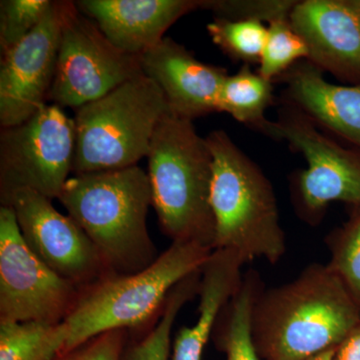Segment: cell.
<instances>
[{"mask_svg": "<svg viewBox=\"0 0 360 360\" xmlns=\"http://www.w3.org/2000/svg\"><path fill=\"white\" fill-rule=\"evenodd\" d=\"M360 322V307L328 265L260 291L251 336L260 360H305L335 349Z\"/></svg>", "mask_w": 360, "mask_h": 360, "instance_id": "6da1fadb", "label": "cell"}, {"mask_svg": "<svg viewBox=\"0 0 360 360\" xmlns=\"http://www.w3.org/2000/svg\"><path fill=\"white\" fill-rule=\"evenodd\" d=\"M58 200L96 245L110 274L141 271L158 257L148 229L150 182L139 165L75 174Z\"/></svg>", "mask_w": 360, "mask_h": 360, "instance_id": "7a4b0ae2", "label": "cell"}, {"mask_svg": "<svg viewBox=\"0 0 360 360\" xmlns=\"http://www.w3.org/2000/svg\"><path fill=\"white\" fill-rule=\"evenodd\" d=\"M212 251L198 243H172L146 269L111 274L82 288L63 321L66 333L63 354L108 331L125 329L139 335L148 330V326L160 319L175 286L200 272Z\"/></svg>", "mask_w": 360, "mask_h": 360, "instance_id": "3957f363", "label": "cell"}, {"mask_svg": "<svg viewBox=\"0 0 360 360\" xmlns=\"http://www.w3.org/2000/svg\"><path fill=\"white\" fill-rule=\"evenodd\" d=\"M206 141L212 155L214 250L233 251L245 264L259 258L277 264L288 245L269 179L224 130L210 132Z\"/></svg>", "mask_w": 360, "mask_h": 360, "instance_id": "277c9868", "label": "cell"}, {"mask_svg": "<svg viewBox=\"0 0 360 360\" xmlns=\"http://www.w3.org/2000/svg\"><path fill=\"white\" fill-rule=\"evenodd\" d=\"M146 158L153 207L161 231L172 243L214 250L212 155L206 139L191 120L170 112L155 129Z\"/></svg>", "mask_w": 360, "mask_h": 360, "instance_id": "5b68a950", "label": "cell"}, {"mask_svg": "<svg viewBox=\"0 0 360 360\" xmlns=\"http://www.w3.org/2000/svg\"><path fill=\"white\" fill-rule=\"evenodd\" d=\"M172 112L158 84L142 75L75 110V174L139 165Z\"/></svg>", "mask_w": 360, "mask_h": 360, "instance_id": "8992f818", "label": "cell"}, {"mask_svg": "<svg viewBox=\"0 0 360 360\" xmlns=\"http://www.w3.org/2000/svg\"><path fill=\"white\" fill-rule=\"evenodd\" d=\"M264 134L285 141L302 153L307 168L293 179L292 198L300 219L319 224L331 202L360 206V151L342 148L317 130L302 111L288 106Z\"/></svg>", "mask_w": 360, "mask_h": 360, "instance_id": "52a82bcc", "label": "cell"}, {"mask_svg": "<svg viewBox=\"0 0 360 360\" xmlns=\"http://www.w3.org/2000/svg\"><path fill=\"white\" fill-rule=\"evenodd\" d=\"M61 32L49 101L73 110L143 75L141 56L115 46L75 1H60Z\"/></svg>", "mask_w": 360, "mask_h": 360, "instance_id": "ba28073f", "label": "cell"}, {"mask_svg": "<svg viewBox=\"0 0 360 360\" xmlns=\"http://www.w3.org/2000/svg\"><path fill=\"white\" fill-rule=\"evenodd\" d=\"M75 124L63 108L47 103L30 120L0 132V198L30 189L58 200L73 172Z\"/></svg>", "mask_w": 360, "mask_h": 360, "instance_id": "9c48e42d", "label": "cell"}, {"mask_svg": "<svg viewBox=\"0 0 360 360\" xmlns=\"http://www.w3.org/2000/svg\"><path fill=\"white\" fill-rule=\"evenodd\" d=\"M80 288L26 245L11 206H0V321L61 323Z\"/></svg>", "mask_w": 360, "mask_h": 360, "instance_id": "30bf717a", "label": "cell"}, {"mask_svg": "<svg viewBox=\"0 0 360 360\" xmlns=\"http://www.w3.org/2000/svg\"><path fill=\"white\" fill-rule=\"evenodd\" d=\"M0 200L13 208L26 245L59 276L80 290L111 276L86 233L51 200L30 189H16Z\"/></svg>", "mask_w": 360, "mask_h": 360, "instance_id": "8fae6325", "label": "cell"}, {"mask_svg": "<svg viewBox=\"0 0 360 360\" xmlns=\"http://www.w3.org/2000/svg\"><path fill=\"white\" fill-rule=\"evenodd\" d=\"M60 32V1H52L41 22L1 53V129L21 124L46 105L56 77Z\"/></svg>", "mask_w": 360, "mask_h": 360, "instance_id": "7c38bea8", "label": "cell"}, {"mask_svg": "<svg viewBox=\"0 0 360 360\" xmlns=\"http://www.w3.org/2000/svg\"><path fill=\"white\" fill-rule=\"evenodd\" d=\"M290 21L309 47L307 60L341 82L360 84V0L297 1Z\"/></svg>", "mask_w": 360, "mask_h": 360, "instance_id": "4fadbf2b", "label": "cell"}, {"mask_svg": "<svg viewBox=\"0 0 360 360\" xmlns=\"http://www.w3.org/2000/svg\"><path fill=\"white\" fill-rule=\"evenodd\" d=\"M143 75L167 98L172 115L193 122L219 112V97L227 71L201 63L184 45L165 37L141 56Z\"/></svg>", "mask_w": 360, "mask_h": 360, "instance_id": "5bb4252c", "label": "cell"}, {"mask_svg": "<svg viewBox=\"0 0 360 360\" xmlns=\"http://www.w3.org/2000/svg\"><path fill=\"white\" fill-rule=\"evenodd\" d=\"M75 4L111 44L139 56L160 44L179 18L200 8V0H79Z\"/></svg>", "mask_w": 360, "mask_h": 360, "instance_id": "9a60e30c", "label": "cell"}, {"mask_svg": "<svg viewBox=\"0 0 360 360\" xmlns=\"http://www.w3.org/2000/svg\"><path fill=\"white\" fill-rule=\"evenodd\" d=\"M281 77L291 106L360 151V84H331L309 60L296 63Z\"/></svg>", "mask_w": 360, "mask_h": 360, "instance_id": "2e32d148", "label": "cell"}, {"mask_svg": "<svg viewBox=\"0 0 360 360\" xmlns=\"http://www.w3.org/2000/svg\"><path fill=\"white\" fill-rule=\"evenodd\" d=\"M245 262L231 250H214L201 272L198 319L184 326L172 343V360H201L219 315L243 281Z\"/></svg>", "mask_w": 360, "mask_h": 360, "instance_id": "e0dca14e", "label": "cell"}, {"mask_svg": "<svg viewBox=\"0 0 360 360\" xmlns=\"http://www.w3.org/2000/svg\"><path fill=\"white\" fill-rule=\"evenodd\" d=\"M264 284L255 270L243 274L238 291L225 304L212 333V340L226 360H260L251 336V311Z\"/></svg>", "mask_w": 360, "mask_h": 360, "instance_id": "ac0fdd59", "label": "cell"}, {"mask_svg": "<svg viewBox=\"0 0 360 360\" xmlns=\"http://www.w3.org/2000/svg\"><path fill=\"white\" fill-rule=\"evenodd\" d=\"M201 270L175 286L168 296L160 319L144 333L129 336L120 360H169L172 350V333L180 310L198 295Z\"/></svg>", "mask_w": 360, "mask_h": 360, "instance_id": "d6986e66", "label": "cell"}, {"mask_svg": "<svg viewBox=\"0 0 360 360\" xmlns=\"http://www.w3.org/2000/svg\"><path fill=\"white\" fill-rule=\"evenodd\" d=\"M274 99L272 82L245 65L238 73L225 78L219 97V112L264 132L269 120L264 112Z\"/></svg>", "mask_w": 360, "mask_h": 360, "instance_id": "ffe728a7", "label": "cell"}, {"mask_svg": "<svg viewBox=\"0 0 360 360\" xmlns=\"http://www.w3.org/2000/svg\"><path fill=\"white\" fill-rule=\"evenodd\" d=\"M65 342L63 322L0 321V360H56Z\"/></svg>", "mask_w": 360, "mask_h": 360, "instance_id": "44dd1931", "label": "cell"}, {"mask_svg": "<svg viewBox=\"0 0 360 360\" xmlns=\"http://www.w3.org/2000/svg\"><path fill=\"white\" fill-rule=\"evenodd\" d=\"M328 267L338 276L360 307V206L352 207L349 219L326 238Z\"/></svg>", "mask_w": 360, "mask_h": 360, "instance_id": "7402d4cb", "label": "cell"}, {"mask_svg": "<svg viewBox=\"0 0 360 360\" xmlns=\"http://www.w3.org/2000/svg\"><path fill=\"white\" fill-rule=\"evenodd\" d=\"M206 28L213 44L233 60L248 65L260 63L269 32L262 21L215 18Z\"/></svg>", "mask_w": 360, "mask_h": 360, "instance_id": "603a6c76", "label": "cell"}, {"mask_svg": "<svg viewBox=\"0 0 360 360\" xmlns=\"http://www.w3.org/2000/svg\"><path fill=\"white\" fill-rule=\"evenodd\" d=\"M264 52L257 72L262 77L272 80L302 60L309 58V47L302 37L293 30L290 18L269 23Z\"/></svg>", "mask_w": 360, "mask_h": 360, "instance_id": "cb8c5ba5", "label": "cell"}, {"mask_svg": "<svg viewBox=\"0 0 360 360\" xmlns=\"http://www.w3.org/2000/svg\"><path fill=\"white\" fill-rule=\"evenodd\" d=\"M51 0H1L0 47L1 53L13 49L44 20Z\"/></svg>", "mask_w": 360, "mask_h": 360, "instance_id": "d4e9b609", "label": "cell"}, {"mask_svg": "<svg viewBox=\"0 0 360 360\" xmlns=\"http://www.w3.org/2000/svg\"><path fill=\"white\" fill-rule=\"evenodd\" d=\"M296 4L293 0H202L200 8L212 11L217 18L271 23L290 18Z\"/></svg>", "mask_w": 360, "mask_h": 360, "instance_id": "484cf974", "label": "cell"}, {"mask_svg": "<svg viewBox=\"0 0 360 360\" xmlns=\"http://www.w3.org/2000/svg\"><path fill=\"white\" fill-rule=\"evenodd\" d=\"M129 336L125 329L108 331L59 355L56 360H120Z\"/></svg>", "mask_w": 360, "mask_h": 360, "instance_id": "4316f807", "label": "cell"}, {"mask_svg": "<svg viewBox=\"0 0 360 360\" xmlns=\"http://www.w3.org/2000/svg\"><path fill=\"white\" fill-rule=\"evenodd\" d=\"M335 360H360V322L336 348Z\"/></svg>", "mask_w": 360, "mask_h": 360, "instance_id": "83f0119b", "label": "cell"}, {"mask_svg": "<svg viewBox=\"0 0 360 360\" xmlns=\"http://www.w3.org/2000/svg\"><path fill=\"white\" fill-rule=\"evenodd\" d=\"M336 348L335 349L328 350V352H322L321 354L315 355L305 360H335Z\"/></svg>", "mask_w": 360, "mask_h": 360, "instance_id": "f1b7e54d", "label": "cell"}]
</instances>
